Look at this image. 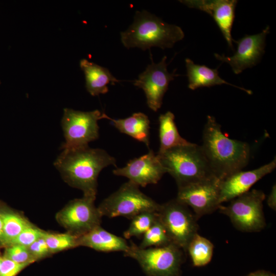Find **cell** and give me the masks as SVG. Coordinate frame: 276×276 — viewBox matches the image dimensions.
Returning <instances> with one entry per match:
<instances>
[{
	"label": "cell",
	"mask_w": 276,
	"mask_h": 276,
	"mask_svg": "<svg viewBox=\"0 0 276 276\" xmlns=\"http://www.w3.org/2000/svg\"><path fill=\"white\" fill-rule=\"evenodd\" d=\"M112 172L114 175L127 177L129 181L143 187L157 183L167 173L156 154L152 150L130 160L125 167L114 169Z\"/></svg>",
	"instance_id": "14"
},
{
	"label": "cell",
	"mask_w": 276,
	"mask_h": 276,
	"mask_svg": "<svg viewBox=\"0 0 276 276\" xmlns=\"http://www.w3.org/2000/svg\"><path fill=\"white\" fill-rule=\"evenodd\" d=\"M167 57L164 56L157 63L153 61L141 73L133 85L141 88L146 96L147 104L150 109L157 111L162 106L165 94L170 81L178 75L174 71L170 73L167 70Z\"/></svg>",
	"instance_id": "12"
},
{
	"label": "cell",
	"mask_w": 276,
	"mask_h": 276,
	"mask_svg": "<svg viewBox=\"0 0 276 276\" xmlns=\"http://www.w3.org/2000/svg\"><path fill=\"white\" fill-rule=\"evenodd\" d=\"M18 263L30 264L36 260L30 254L28 247L12 245L6 249L4 257Z\"/></svg>",
	"instance_id": "27"
},
{
	"label": "cell",
	"mask_w": 276,
	"mask_h": 276,
	"mask_svg": "<svg viewBox=\"0 0 276 276\" xmlns=\"http://www.w3.org/2000/svg\"><path fill=\"white\" fill-rule=\"evenodd\" d=\"M112 125L120 132L149 146L150 121L142 112H136L125 119H113L107 116Z\"/></svg>",
	"instance_id": "20"
},
{
	"label": "cell",
	"mask_w": 276,
	"mask_h": 276,
	"mask_svg": "<svg viewBox=\"0 0 276 276\" xmlns=\"http://www.w3.org/2000/svg\"><path fill=\"white\" fill-rule=\"evenodd\" d=\"M29 264L18 263L3 258L0 267V276H16Z\"/></svg>",
	"instance_id": "29"
},
{
	"label": "cell",
	"mask_w": 276,
	"mask_h": 276,
	"mask_svg": "<svg viewBox=\"0 0 276 276\" xmlns=\"http://www.w3.org/2000/svg\"><path fill=\"white\" fill-rule=\"evenodd\" d=\"M174 119V114L169 111L159 117L160 146L158 154L171 148L191 143L180 135Z\"/></svg>",
	"instance_id": "21"
},
{
	"label": "cell",
	"mask_w": 276,
	"mask_h": 276,
	"mask_svg": "<svg viewBox=\"0 0 276 276\" xmlns=\"http://www.w3.org/2000/svg\"><path fill=\"white\" fill-rule=\"evenodd\" d=\"M54 163L63 179L70 186L81 190L83 196L96 199L100 172L116 159L105 150L88 146L62 148Z\"/></svg>",
	"instance_id": "1"
},
{
	"label": "cell",
	"mask_w": 276,
	"mask_h": 276,
	"mask_svg": "<svg viewBox=\"0 0 276 276\" xmlns=\"http://www.w3.org/2000/svg\"><path fill=\"white\" fill-rule=\"evenodd\" d=\"M157 213L171 243L186 251L198 229L194 213L176 199L160 204Z\"/></svg>",
	"instance_id": "8"
},
{
	"label": "cell",
	"mask_w": 276,
	"mask_h": 276,
	"mask_svg": "<svg viewBox=\"0 0 276 276\" xmlns=\"http://www.w3.org/2000/svg\"><path fill=\"white\" fill-rule=\"evenodd\" d=\"M3 222L1 243L9 246L19 234L31 223L24 216L14 212H0Z\"/></svg>",
	"instance_id": "22"
},
{
	"label": "cell",
	"mask_w": 276,
	"mask_h": 276,
	"mask_svg": "<svg viewBox=\"0 0 276 276\" xmlns=\"http://www.w3.org/2000/svg\"><path fill=\"white\" fill-rule=\"evenodd\" d=\"M267 203L269 207L273 210L276 209V187L273 186L267 198Z\"/></svg>",
	"instance_id": "31"
},
{
	"label": "cell",
	"mask_w": 276,
	"mask_h": 276,
	"mask_svg": "<svg viewBox=\"0 0 276 276\" xmlns=\"http://www.w3.org/2000/svg\"><path fill=\"white\" fill-rule=\"evenodd\" d=\"M185 62L188 87L192 90L225 84L242 89L248 94H252V91L249 89L233 85L222 79L219 76L218 68L212 69L204 65L195 64L189 58H186Z\"/></svg>",
	"instance_id": "19"
},
{
	"label": "cell",
	"mask_w": 276,
	"mask_h": 276,
	"mask_svg": "<svg viewBox=\"0 0 276 276\" xmlns=\"http://www.w3.org/2000/svg\"><path fill=\"white\" fill-rule=\"evenodd\" d=\"M156 155L178 188L215 176L201 146L197 144L191 143Z\"/></svg>",
	"instance_id": "4"
},
{
	"label": "cell",
	"mask_w": 276,
	"mask_h": 276,
	"mask_svg": "<svg viewBox=\"0 0 276 276\" xmlns=\"http://www.w3.org/2000/svg\"><path fill=\"white\" fill-rule=\"evenodd\" d=\"M265 198L263 191L254 189L229 201L227 205L221 204L218 209L228 217L237 229L258 232L266 225L263 204Z\"/></svg>",
	"instance_id": "7"
},
{
	"label": "cell",
	"mask_w": 276,
	"mask_h": 276,
	"mask_svg": "<svg viewBox=\"0 0 276 276\" xmlns=\"http://www.w3.org/2000/svg\"><path fill=\"white\" fill-rule=\"evenodd\" d=\"M3 236V222L0 214V243H1Z\"/></svg>",
	"instance_id": "32"
},
{
	"label": "cell",
	"mask_w": 276,
	"mask_h": 276,
	"mask_svg": "<svg viewBox=\"0 0 276 276\" xmlns=\"http://www.w3.org/2000/svg\"><path fill=\"white\" fill-rule=\"evenodd\" d=\"M179 2L189 8L197 9L210 15L219 28L229 48L234 51L231 31L237 1L185 0Z\"/></svg>",
	"instance_id": "16"
},
{
	"label": "cell",
	"mask_w": 276,
	"mask_h": 276,
	"mask_svg": "<svg viewBox=\"0 0 276 276\" xmlns=\"http://www.w3.org/2000/svg\"><path fill=\"white\" fill-rule=\"evenodd\" d=\"M248 276H272L269 274L263 272H257L256 273H251Z\"/></svg>",
	"instance_id": "33"
},
{
	"label": "cell",
	"mask_w": 276,
	"mask_h": 276,
	"mask_svg": "<svg viewBox=\"0 0 276 276\" xmlns=\"http://www.w3.org/2000/svg\"><path fill=\"white\" fill-rule=\"evenodd\" d=\"M269 31V27L267 26L260 33L245 35L238 40L233 39L237 44V50L233 56L217 53L214 56L217 59L228 64L235 74H239L260 61L265 52L266 37Z\"/></svg>",
	"instance_id": "13"
},
{
	"label": "cell",
	"mask_w": 276,
	"mask_h": 276,
	"mask_svg": "<svg viewBox=\"0 0 276 276\" xmlns=\"http://www.w3.org/2000/svg\"><path fill=\"white\" fill-rule=\"evenodd\" d=\"M276 167L274 158L269 163L250 171H237L221 180L219 186V203L229 201L249 191L250 188Z\"/></svg>",
	"instance_id": "15"
},
{
	"label": "cell",
	"mask_w": 276,
	"mask_h": 276,
	"mask_svg": "<svg viewBox=\"0 0 276 276\" xmlns=\"http://www.w3.org/2000/svg\"><path fill=\"white\" fill-rule=\"evenodd\" d=\"M80 66L85 78V87L93 96L105 94L108 91L107 85L121 81L116 78L106 67H102L86 59L80 61Z\"/></svg>",
	"instance_id": "18"
},
{
	"label": "cell",
	"mask_w": 276,
	"mask_h": 276,
	"mask_svg": "<svg viewBox=\"0 0 276 276\" xmlns=\"http://www.w3.org/2000/svg\"><path fill=\"white\" fill-rule=\"evenodd\" d=\"M124 255L136 260L148 276H178L182 259L181 249L173 243L142 248L134 244Z\"/></svg>",
	"instance_id": "6"
},
{
	"label": "cell",
	"mask_w": 276,
	"mask_h": 276,
	"mask_svg": "<svg viewBox=\"0 0 276 276\" xmlns=\"http://www.w3.org/2000/svg\"><path fill=\"white\" fill-rule=\"evenodd\" d=\"M221 180L213 176L202 180L178 188L176 199L191 207L196 217L213 213L218 209Z\"/></svg>",
	"instance_id": "11"
},
{
	"label": "cell",
	"mask_w": 276,
	"mask_h": 276,
	"mask_svg": "<svg viewBox=\"0 0 276 276\" xmlns=\"http://www.w3.org/2000/svg\"><path fill=\"white\" fill-rule=\"evenodd\" d=\"M43 237L51 253L57 252L79 246L78 237L67 232L64 234H55L44 232Z\"/></svg>",
	"instance_id": "26"
},
{
	"label": "cell",
	"mask_w": 276,
	"mask_h": 276,
	"mask_svg": "<svg viewBox=\"0 0 276 276\" xmlns=\"http://www.w3.org/2000/svg\"><path fill=\"white\" fill-rule=\"evenodd\" d=\"M142 237L139 246L142 248L163 246L171 243L165 228L158 218Z\"/></svg>",
	"instance_id": "25"
},
{
	"label": "cell",
	"mask_w": 276,
	"mask_h": 276,
	"mask_svg": "<svg viewBox=\"0 0 276 276\" xmlns=\"http://www.w3.org/2000/svg\"><path fill=\"white\" fill-rule=\"evenodd\" d=\"M78 242L79 246L103 252L123 251L125 253L130 248L125 239L105 230L101 225L78 237Z\"/></svg>",
	"instance_id": "17"
},
{
	"label": "cell",
	"mask_w": 276,
	"mask_h": 276,
	"mask_svg": "<svg viewBox=\"0 0 276 276\" xmlns=\"http://www.w3.org/2000/svg\"><path fill=\"white\" fill-rule=\"evenodd\" d=\"M214 246L206 238L196 234L189 242L187 250L195 266L209 263L213 254Z\"/></svg>",
	"instance_id": "23"
},
{
	"label": "cell",
	"mask_w": 276,
	"mask_h": 276,
	"mask_svg": "<svg viewBox=\"0 0 276 276\" xmlns=\"http://www.w3.org/2000/svg\"><path fill=\"white\" fill-rule=\"evenodd\" d=\"M44 233L43 231L31 223L12 241L10 245H19L29 247L37 240L43 237Z\"/></svg>",
	"instance_id": "28"
},
{
	"label": "cell",
	"mask_w": 276,
	"mask_h": 276,
	"mask_svg": "<svg viewBox=\"0 0 276 276\" xmlns=\"http://www.w3.org/2000/svg\"><path fill=\"white\" fill-rule=\"evenodd\" d=\"M28 248L35 260L45 257L51 254L43 237L37 240L28 247Z\"/></svg>",
	"instance_id": "30"
},
{
	"label": "cell",
	"mask_w": 276,
	"mask_h": 276,
	"mask_svg": "<svg viewBox=\"0 0 276 276\" xmlns=\"http://www.w3.org/2000/svg\"><path fill=\"white\" fill-rule=\"evenodd\" d=\"M120 34L126 48H137L143 51L153 47L171 48L185 36L180 27L167 23L144 10L135 12L133 23Z\"/></svg>",
	"instance_id": "3"
},
{
	"label": "cell",
	"mask_w": 276,
	"mask_h": 276,
	"mask_svg": "<svg viewBox=\"0 0 276 276\" xmlns=\"http://www.w3.org/2000/svg\"><path fill=\"white\" fill-rule=\"evenodd\" d=\"M3 258H2L1 257H0V267H1L2 261H3Z\"/></svg>",
	"instance_id": "34"
},
{
	"label": "cell",
	"mask_w": 276,
	"mask_h": 276,
	"mask_svg": "<svg viewBox=\"0 0 276 276\" xmlns=\"http://www.w3.org/2000/svg\"><path fill=\"white\" fill-rule=\"evenodd\" d=\"M107 118L106 114L97 109L82 111L64 108L61 126L65 142L61 148L88 146L89 143L99 137L98 121Z\"/></svg>",
	"instance_id": "9"
},
{
	"label": "cell",
	"mask_w": 276,
	"mask_h": 276,
	"mask_svg": "<svg viewBox=\"0 0 276 276\" xmlns=\"http://www.w3.org/2000/svg\"><path fill=\"white\" fill-rule=\"evenodd\" d=\"M160 204L128 181L104 199L98 207L102 216L124 217L131 219L145 212H157Z\"/></svg>",
	"instance_id": "5"
},
{
	"label": "cell",
	"mask_w": 276,
	"mask_h": 276,
	"mask_svg": "<svg viewBox=\"0 0 276 276\" xmlns=\"http://www.w3.org/2000/svg\"><path fill=\"white\" fill-rule=\"evenodd\" d=\"M157 218V212H145L136 215L131 219L128 228L124 232V238L143 236Z\"/></svg>",
	"instance_id": "24"
},
{
	"label": "cell",
	"mask_w": 276,
	"mask_h": 276,
	"mask_svg": "<svg viewBox=\"0 0 276 276\" xmlns=\"http://www.w3.org/2000/svg\"><path fill=\"white\" fill-rule=\"evenodd\" d=\"M201 147L214 175L220 180L242 170L250 157L248 143L229 139L211 116L207 117Z\"/></svg>",
	"instance_id": "2"
},
{
	"label": "cell",
	"mask_w": 276,
	"mask_h": 276,
	"mask_svg": "<svg viewBox=\"0 0 276 276\" xmlns=\"http://www.w3.org/2000/svg\"><path fill=\"white\" fill-rule=\"evenodd\" d=\"M95 199L83 196L70 201L57 214L56 220L67 233L77 237L90 232L100 225L103 217Z\"/></svg>",
	"instance_id": "10"
}]
</instances>
